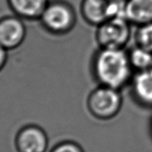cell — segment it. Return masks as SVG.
<instances>
[{"mask_svg": "<svg viewBox=\"0 0 152 152\" xmlns=\"http://www.w3.org/2000/svg\"><path fill=\"white\" fill-rule=\"evenodd\" d=\"M50 152H84L81 145L72 141H64L54 145Z\"/></svg>", "mask_w": 152, "mask_h": 152, "instance_id": "13", "label": "cell"}, {"mask_svg": "<svg viewBox=\"0 0 152 152\" xmlns=\"http://www.w3.org/2000/svg\"><path fill=\"white\" fill-rule=\"evenodd\" d=\"M131 87L136 101L142 106L152 108V69L136 73Z\"/></svg>", "mask_w": 152, "mask_h": 152, "instance_id": "7", "label": "cell"}, {"mask_svg": "<svg viewBox=\"0 0 152 152\" xmlns=\"http://www.w3.org/2000/svg\"><path fill=\"white\" fill-rule=\"evenodd\" d=\"M130 64L137 72L152 69V53L135 45L129 53Z\"/></svg>", "mask_w": 152, "mask_h": 152, "instance_id": "11", "label": "cell"}, {"mask_svg": "<svg viewBox=\"0 0 152 152\" xmlns=\"http://www.w3.org/2000/svg\"><path fill=\"white\" fill-rule=\"evenodd\" d=\"M135 43L136 45L152 53V22L137 26Z\"/></svg>", "mask_w": 152, "mask_h": 152, "instance_id": "12", "label": "cell"}, {"mask_svg": "<svg viewBox=\"0 0 152 152\" xmlns=\"http://www.w3.org/2000/svg\"><path fill=\"white\" fill-rule=\"evenodd\" d=\"M47 30L54 34H65L70 32L76 25L75 10L63 1L49 2L40 17Z\"/></svg>", "mask_w": 152, "mask_h": 152, "instance_id": "4", "label": "cell"}, {"mask_svg": "<svg viewBox=\"0 0 152 152\" xmlns=\"http://www.w3.org/2000/svg\"><path fill=\"white\" fill-rule=\"evenodd\" d=\"M126 0H82L80 12L86 22L98 26L114 17H124Z\"/></svg>", "mask_w": 152, "mask_h": 152, "instance_id": "5", "label": "cell"}, {"mask_svg": "<svg viewBox=\"0 0 152 152\" xmlns=\"http://www.w3.org/2000/svg\"><path fill=\"white\" fill-rule=\"evenodd\" d=\"M151 131H152V122H151Z\"/></svg>", "mask_w": 152, "mask_h": 152, "instance_id": "15", "label": "cell"}, {"mask_svg": "<svg viewBox=\"0 0 152 152\" xmlns=\"http://www.w3.org/2000/svg\"><path fill=\"white\" fill-rule=\"evenodd\" d=\"M124 17L137 26L152 22V0H126Z\"/></svg>", "mask_w": 152, "mask_h": 152, "instance_id": "8", "label": "cell"}, {"mask_svg": "<svg viewBox=\"0 0 152 152\" xmlns=\"http://www.w3.org/2000/svg\"><path fill=\"white\" fill-rule=\"evenodd\" d=\"M18 13L27 18H40L48 0H10Z\"/></svg>", "mask_w": 152, "mask_h": 152, "instance_id": "10", "label": "cell"}, {"mask_svg": "<svg viewBox=\"0 0 152 152\" xmlns=\"http://www.w3.org/2000/svg\"><path fill=\"white\" fill-rule=\"evenodd\" d=\"M15 145L18 152H46L48 148V137L39 126L30 124L18 131Z\"/></svg>", "mask_w": 152, "mask_h": 152, "instance_id": "6", "label": "cell"}, {"mask_svg": "<svg viewBox=\"0 0 152 152\" xmlns=\"http://www.w3.org/2000/svg\"><path fill=\"white\" fill-rule=\"evenodd\" d=\"M4 56H5V53H4V51L3 49V48L0 45V66L2 65V63L4 61Z\"/></svg>", "mask_w": 152, "mask_h": 152, "instance_id": "14", "label": "cell"}, {"mask_svg": "<svg viewBox=\"0 0 152 152\" xmlns=\"http://www.w3.org/2000/svg\"><path fill=\"white\" fill-rule=\"evenodd\" d=\"M25 26L20 20L8 18L0 23V45L12 48L21 43L25 37Z\"/></svg>", "mask_w": 152, "mask_h": 152, "instance_id": "9", "label": "cell"}, {"mask_svg": "<svg viewBox=\"0 0 152 152\" xmlns=\"http://www.w3.org/2000/svg\"><path fill=\"white\" fill-rule=\"evenodd\" d=\"M123 98L119 90L99 85L88 96L87 108L95 119L110 120L115 118L122 108Z\"/></svg>", "mask_w": 152, "mask_h": 152, "instance_id": "2", "label": "cell"}, {"mask_svg": "<svg viewBox=\"0 0 152 152\" xmlns=\"http://www.w3.org/2000/svg\"><path fill=\"white\" fill-rule=\"evenodd\" d=\"M93 71L99 85L120 90L131 83L133 69L124 49L100 48L93 61Z\"/></svg>", "mask_w": 152, "mask_h": 152, "instance_id": "1", "label": "cell"}, {"mask_svg": "<svg viewBox=\"0 0 152 152\" xmlns=\"http://www.w3.org/2000/svg\"><path fill=\"white\" fill-rule=\"evenodd\" d=\"M132 24L125 17H114L96 26V41L100 48L124 49L131 38Z\"/></svg>", "mask_w": 152, "mask_h": 152, "instance_id": "3", "label": "cell"}]
</instances>
